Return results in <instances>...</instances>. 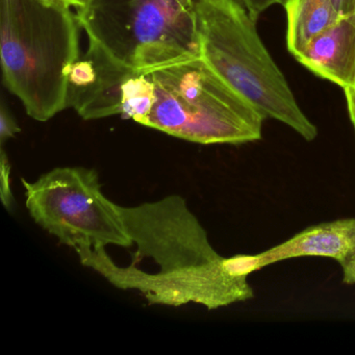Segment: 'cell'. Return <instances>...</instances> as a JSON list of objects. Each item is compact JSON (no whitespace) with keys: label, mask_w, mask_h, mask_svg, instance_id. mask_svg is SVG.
Returning a JSON list of instances; mask_svg holds the SVG:
<instances>
[{"label":"cell","mask_w":355,"mask_h":355,"mask_svg":"<svg viewBox=\"0 0 355 355\" xmlns=\"http://www.w3.org/2000/svg\"><path fill=\"white\" fill-rule=\"evenodd\" d=\"M76 16L89 40L134 71L200 58L194 8L178 0H90Z\"/></svg>","instance_id":"5b68a950"},{"label":"cell","mask_w":355,"mask_h":355,"mask_svg":"<svg viewBox=\"0 0 355 355\" xmlns=\"http://www.w3.org/2000/svg\"><path fill=\"white\" fill-rule=\"evenodd\" d=\"M11 165L5 151V146H1L0 155V194L3 205L8 211L13 207L14 197L11 190Z\"/></svg>","instance_id":"7c38bea8"},{"label":"cell","mask_w":355,"mask_h":355,"mask_svg":"<svg viewBox=\"0 0 355 355\" xmlns=\"http://www.w3.org/2000/svg\"><path fill=\"white\" fill-rule=\"evenodd\" d=\"M295 59L344 90L355 80V12L311 39Z\"/></svg>","instance_id":"9c48e42d"},{"label":"cell","mask_w":355,"mask_h":355,"mask_svg":"<svg viewBox=\"0 0 355 355\" xmlns=\"http://www.w3.org/2000/svg\"><path fill=\"white\" fill-rule=\"evenodd\" d=\"M135 72L89 40L87 53L68 69V107L84 120L121 115L123 86Z\"/></svg>","instance_id":"ba28073f"},{"label":"cell","mask_w":355,"mask_h":355,"mask_svg":"<svg viewBox=\"0 0 355 355\" xmlns=\"http://www.w3.org/2000/svg\"><path fill=\"white\" fill-rule=\"evenodd\" d=\"M80 26L76 13L65 6L1 0L3 82L37 121H49L68 109L67 72L80 57Z\"/></svg>","instance_id":"7a4b0ae2"},{"label":"cell","mask_w":355,"mask_h":355,"mask_svg":"<svg viewBox=\"0 0 355 355\" xmlns=\"http://www.w3.org/2000/svg\"><path fill=\"white\" fill-rule=\"evenodd\" d=\"M284 8L288 22L286 46L294 57L342 17L332 0H288Z\"/></svg>","instance_id":"30bf717a"},{"label":"cell","mask_w":355,"mask_h":355,"mask_svg":"<svg viewBox=\"0 0 355 355\" xmlns=\"http://www.w3.org/2000/svg\"><path fill=\"white\" fill-rule=\"evenodd\" d=\"M22 184L31 217L73 249L83 265L107 252V247L132 246L121 205L105 197L94 169L55 168Z\"/></svg>","instance_id":"8992f818"},{"label":"cell","mask_w":355,"mask_h":355,"mask_svg":"<svg viewBox=\"0 0 355 355\" xmlns=\"http://www.w3.org/2000/svg\"><path fill=\"white\" fill-rule=\"evenodd\" d=\"M305 257L334 259L342 268L343 282L355 284V218L311 226L263 252L228 257L225 266L234 275L249 276L278 261Z\"/></svg>","instance_id":"52a82bcc"},{"label":"cell","mask_w":355,"mask_h":355,"mask_svg":"<svg viewBox=\"0 0 355 355\" xmlns=\"http://www.w3.org/2000/svg\"><path fill=\"white\" fill-rule=\"evenodd\" d=\"M239 1L248 10L249 14L252 16V18L257 20L259 16L263 12L267 11L269 8L276 5L284 7L288 0H239Z\"/></svg>","instance_id":"5bb4252c"},{"label":"cell","mask_w":355,"mask_h":355,"mask_svg":"<svg viewBox=\"0 0 355 355\" xmlns=\"http://www.w3.org/2000/svg\"><path fill=\"white\" fill-rule=\"evenodd\" d=\"M340 16H346L355 12V0H332Z\"/></svg>","instance_id":"2e32d148"},{"label":"cell","mask_w":355,"mask_h":355,"mask_svg":"<svg viewBox=\"0 0 355 355\" xmlns=\"http://www.w3.org/2000/svg\"><path fill=\"white\" fill-rule=\"evenodd\" d=\"M121 211L132 245H136L128 266L151 263L128 290L140 292L149 304L196 303L217 309L254 297L248 276L226 269L225 257L211 246L207 230L182 197L121 207Z\"/></svg>","instance_id":"6da1fadb"},{"label":"cell","mask_w":355,"mask_h":355,"mask_svg":"<svg viewBox=\"0 0 355 355\" xmlns=\"http://www.w3.org/2000/svg\"><path fill=\"white\" fill-rule=\"evenodd\" d=\"M20 132V128L16 122L5 103L0 107V143L5 146L6 141L15 137Z\"/></svg>","instance_id":"4fadbf2b"},{"label":"cell","mask_w":355,"mask_h":355,"mask_svg":"<svg viewBox=\"0 0 355 355\" xmlns=\"http://www.w3.org/2000/svg\"><path fill=\"white\" fill-rule=\"evenodd\" d=\"M194 15L200 58L209 68L266 119L315 140L317 128L297 103L248 10L239 0H195Z\"/></svg>","instance_id":"3957f363"},{"label":"cell","mask_w":355,"mask_h":355,"mask_svg":"<svg viewBox=\"0 0 355 355\" xmlns=\"http://www.w3.org/2000/svg\"><path fill=\"white\" fill-rule=\"evenodd\" d=\"M345 97H346L347 107H348L349 117L355 132V80L350 87L344 89Z\"/></svg>","instance_id":"9a60e30c"},{"label":"cell","mask_w":355,"mask_h":355,"mask_svg":"<svg viewBox=\"0 0 355 355\" xmlns=\"http://www.w3.org/2000/svg\"><path fill=\"white\" fill-rule=\"evenodd\" d=\"M180 1L182 5H184V7L190 8V9H193L194 8V1L195 0H178Z\"/></svg>","instance_id":"ac0fdd59"},{"label":"cell","mask_w":355,"mask_h":355,"mask_svg":"<svg viewBox=\"0 0 355 355\" xmlns=\"http://www.w3.org/2000/svg\"><path fill=\"white\" fill-rule=\"evenodd\" d=\"M155 103L144 126L198 144H244L263 137L265 116L201 58L149 72Z\"/></svg>","instance_id":"277c9868"},{"label":"cell","mask_w":355,"mask_h":355,"mask_svg":"<svg viewBox=\"0 0 355 355\" xmlns=\"http://www.w3.org/2000/svg\"><path fill=\"white\" fill-rule=\"evenodd\" d=\"M45 1L59 3V5L65 6V7L70 8V9H74L76 13L82 11L90 3V0H45Z\"/></svg>","instance_id":"e0dca14e"},{"label":"cell","mask_w":355,"mask_h":355,"mask_svg":"<svg viewBox=\"0 0 355 355\" xmlns=\"http://www.w3.org/2000/svg\"><path fill=\"white\" fill-rule=\"evenodd\" d=\"M155 103V84L148 74L135 72L123 86L122 117L144 125Z\"/></svg>","instance_id":"8fae6325"}]
</instances>
